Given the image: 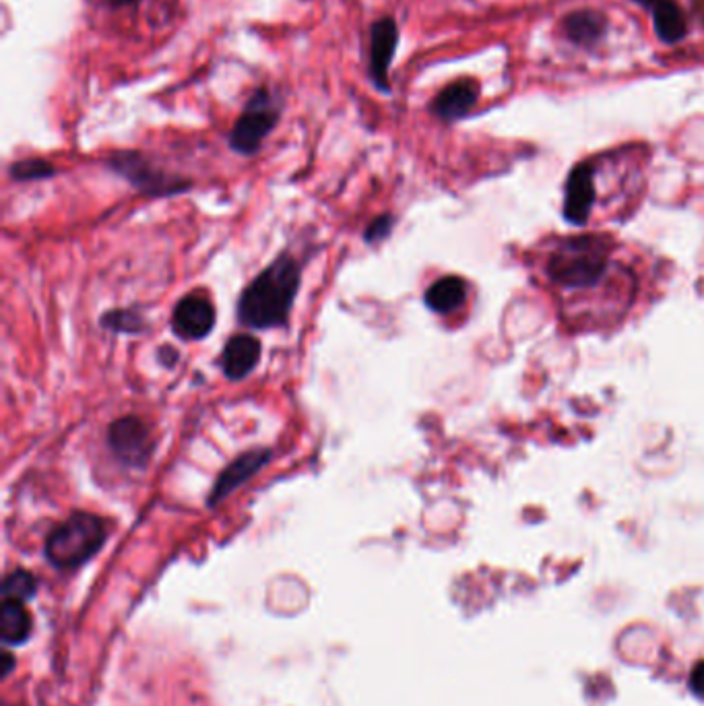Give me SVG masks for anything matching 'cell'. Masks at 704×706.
<instances>
[{"label":"cell","mask_w":704,"mask_h":706,"mask_svg":"<svg viewBox=\"0 0 704 706\" xmlns=\"http://www.w3.org/2000/svg\"><path fill=\"white\" fill-rule=\"evenodd\" d=\"M529 267L572 333L620 325L634 310L643 287L636 254L599 231L541 242L529 254Z\"/></svg>","instance_id":"6da1fadb"},{"label":"cell","mask_w":704,"mask_h":706,"mask_svg":"<svg viewBox=\"0 0 704 706\" xmlns=\"http://www.w3.org/2000/svg\"><path fill=\"white\" fill-rule=\"evenodd\" d=\"M300 289V267L291 256H279L242 291L238 319L252 328L286 325Z\"/></svg>","instance_id":"7a4b0ae2"},{"label":"cell","mask_w":704,"mask_h":706,"mask_svg":"<svg viewBox=\"0 0 704 706\" xmlns=\"http://www.w3.org/2000/svg\"><path fill=\"white\" fill-rule=\"evenodd\" d=\"M108 537L104 518L92 513H75L50 534L46 541V558L60 569L71 571L102 550Z\"/></svg>","instance_id":"3957f363"},{"label":"cell","mask_w":704,"mask_h":706,"mask_svg":"<svg viewBox=\"0 0 704 706\" xmlns=\"http://www.w3.org/2000/svg\"><path fill=\"white\" fill-rule=\"evenodd\" d=\"M277 120H279V106L273 96L267 89L254 92L248 99L244 115L238 118V122L234 124V131L229 134L231 149L242 155L259 152L267 134L275 129Z\"/></svg>","instance_id":"277c9868"},{"label":"cell","mask_w":704,"mask_h":706,"mask_svg":"<svg viewBox=\"0 0 704 706\" xmlns=\"http://www.w3.org/2000/svg\"><path fill=\"white\" fill-rule=\"evenodd\" d=\"M108 444L116 457L131 467H145L152 457L153 442L143 421L124 416L110 423Z\"/></svg>","instance_id":"5b68a950"},{"label":"cell","mask_w":704,"mask_h":706,"mask_svg":"<svg viewBox=\"0 0 704 706\" xmlns=\"http://www.w3.org/2000/svg\"><path fill=\"white\" fill-rule=\"evenodd\" d=\"M215 325V310L203 294L184 296L171 314V328L178 337L194 342L207 337Z\"/></svg>","instance_id":"8992f818"},{"label":"cell","mask_w":704,"mask_h":706,"mask_svg":"<svg viewBox=\"0 0 704 706\" xmlns=\"http://www.w3.org/2000/svg\"><path fill=\"white\" fill-rule=\"evenodd\" d=\"M110 166L116 172L122 173L129 182H133L139 191L150 192V194H168V192L184 191V182L180 180H170L152 166L139 157L136 153H118L112 157Z\"/></svg>","instance_id":"52a82bcc"},{"label":"cell","mask_w":704,"mask_h":706,"mask_svg":"<svg viewBox=\"0 0 704 706\" xmlns=\"http://www.w3.org/2000/svg\"><path fill=\"white\" fill-rule=\"evenodd\" d=\"M269 460H271V451L269 448L248 451L236 460H231L213 483L210 506L219 504L224 498H228L231 492H236L242 483H247L248 479L254 478L267 465Z\"/></svg>","instance_id":"ba28073f"},{"label":"cell","mask_w":704,"mask_h":706,"mask_svg":"<svg viewBox=\"0 0 704 706\" xmlns=\"http://www.w3.org/2000/svg\"><path fill=\"white\" fill-rule=\"evenodd\" d=\"M399 32L393 20L377 21L370 36V75L382 92H389V67L397 48Z\"/></svg>","instance_id":"9c48e42d"},{"label":"cell","mask_w":704,"mask_h":706,"mask_svg":"<svg viewBox=\"0 0 704 706\" xmlns=\"http://www.w3.org/2000/svg\"><path fill=\"white\" fill-rule=\"evenodd\" d=\"M259 360H261V342L252 335L242 333L231 337L224 347L222 368L229 381H242L256 368Z\"/></svg>","instance_id":"30bf717a"},{"label":"cell","mask_w":704,"mask_h":706,"mask_svg":"<svg viewBox=\"0 0 704 706\" xmlns=\"http://www.w3.org/2000/svg\"><path fill=\"white\" fill-rule=\"evenodd\" d=\"M477 99H479V85L474 79H463L438 94L432 104V112L446 122H453L469 115Z\"/></svg>","instance_id":"8fae6325"},{"label":"cell","mask_w":704,"mask_h":706,"mask_svg":"<svg viewBox=\"0 0 704 706\" xmlns=\"http://www.w3.org/2000/svg\"><path fill=\"white\" fill-rule=\"evenodd\" d=\"M467 284L457 275H446L426 291V306L438 314H451L467 302Z\"/></svg>","instance_id":"7c38bea8"},{"label":"cell","mask_w":704,"mask_h":706,"mask_svg":"<svg viewBox=\"0 0 704 706\" xmlns=\"http://www.w3.org/2000/svg\"><path fill=\"white\" fill-rule=\"evenodd\" d=\"M606 25H608L606 15L597 11H574L562 21L566 38L578 46L597 44L606 34Z\"/></svg>","instance_id":"4fadbf2b"},{"label":"cell","mask_w":704,"mask_h":706,"mask_svg":"<svg viewBox=\"0 0 704 706\" xmlns=\"http://www.w3.org/2000/svg\"><path fill=\"white\" fill-rule=\"evenodd\" d=\"M32 634V615L20 599L4 597L0 610V638L7 645H21Z\"/></svg>","instance_id":"5bb4252c"},{"label":"cell","mask_w":704,"mask_h":706,"mask_svg":"<svg viewBox=\"0 0 704 706\" xmlns=\"http://www.w3.org/2000/svg\"><path fill=\"white\" fill-rule=\"evenodd\" d=\"M653 25L657 38L666 44H676L688 34L685 13L676 0H664L653 9Z\"/></svg>","instance_id":"9a60e30c"},{"label":"cell","mask_w":704,"mask_h":706,"mask_svg":"<svg viewBox=\"0 0 704 706\" xmlns=\"http://www.w3.org/2000/svg\"><path fill=\"white\" fill-rule=\"evenodd\" d=\"M38 583L34 578V574L27 571H15L9 574L4 581V597L9 599H20V601H27L36 595Z\"/></svg>","instance_id":"2e32d148"},{"label":"cell","mask_w":704,"mask_h":706,"mask_svg":"<svg viewBox=\"0 0 704 706\" xmlns=\"http://www.w3.org/2000/svg\"><path fill=\"white\" fill-rule=\"evenodd\" d=\"M102 325L115 333H139L143 331V319L133 310H112L102 319Z\"/></svg>","instance_id":"e0dca14e"},{"label":"cell","mask_w":704,"mask_h":706,"mask_svg":"<svg viewBox=\"0 0 704 706\" xmlns=\"http://www.w3.org/2000/svg\"><path fill=\"white\" fill-rule=\"evenodd\" d=\"M55 173V168L44 161V159H25V161H17L11 166V176L15 180H39V178H48Z\"/></svg>","instance_id":"ac0fdd59"},{"label":"cell","mask_w":704,"mask_h":706,"mask_svg":"<svg viewBox=\"0 0 704 706\" xmlns=\"http://www.w3.org/2000/svg\"><path fill=\"white\" fill-rule=\"evenodd\" d=\"M391 228H393V217L391 215H382V217H377L368 229H366V242H377V240H382L391 234Z\"/></svg>","instance_id":"d6986e66"},{"label":"cell","mask_w":704,"mask_h":706,"mask_svg":"<svg viewBox=\"0 0 704 706\" xmlns=\"http://www.w3.org/2000/svg\"><path fill=\"white\" fill-rule=\"evenodd\" d=\"M690 687L694 690L696 696L704 698V661H701L696 668L692 669V675H690Z\"/></svg>","instance_id":"ffe728a7"},{"label":"cell","mask_w":704,"mask_h":706,"mask_svg":"<svg viewBox=\"0 0 704 706\" xmlns=\"http://www.w3.org/2000/svg\"><path fill=\"white\" fill-rule=\"evenodd\" d=\"M157 358H159V362L166 363L170 368V366L178 362V351L171 349V347H162L159 354H157Z\"/></svg>","instance_id":"44dd1931"},{"label":"cell","mask_w":704,"mask_h":706,"mask_svg":"<svg viewBox=\"0 0 704 706\" xmlns=\"http://www.w3.org/2000/svg\"><path fill=\"white\" fill-rule=\"evenodd\" d=\"M136 2H139V0H110V4H112V7H118V9H120V7H133Z\"/></svg>","instance_id":"7402d4cb"},{"label":"cell","mask_w":704,"mask_h":706,"mask_svg":"<svg viewBox=\"0 0 704 706\" xmlns=\"http://www.w3.org/2000/svg\"><path fill=\"white\" fill-rule=\"evenodd\" d=\"M639 4H643V7H647V9H655L657 4H661L664 0H636Z\"/></svg>","instance_id":"603a6c76"}]
</instances>
